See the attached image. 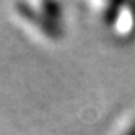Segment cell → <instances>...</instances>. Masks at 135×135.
I'll return each instance as SVG.
<instances>
[{"label":"cell","instance_id":"6da1fadb","mask_svg":"<svg viewBox=\"0 0 135 135\" xmlns=\"http://www.w3.org/2000/svg\"><path fill=\"white\" fill-rule=\"evenodd\" d=\"M16 8L23 18H26L30 23H33L37 30H41L46 36L52 37V39H59L64 34V30L60 23L52 21L47 15H44L41 10H36L30 3H16Z\"/></svg>","mask_w":135,"mask_h":135},{"label":"cell","instance_id":"3957f363","mask_svg":"<svg viewBox=\"0 0 135 135\" xmlns=\"http://www.w3.org/2000/svg\"><path fill=\"white\" fill-rule=\"evenodd\" d=\"M125 135H135V125H133V127H132V129H130L127 133H125Z\"/></svg>","mask_w":135,"mask_h":135},{"label":"cell","instance_id":"7a4b0ae2","mask_svg":"<svg viewBox=\"0 0 135 135\" xmlns=\"http://www.w3.org/2000/svg\"><path fill=\"white\" fill-rule=\"evenodd\" d=\"M41 8H42L41 12L44 15H47L55 23H59V20L62 18V5L60 3H57V2H44L41 5Z\"/></svg>","mask_w":135,"mask_h":135}]
</instances>
